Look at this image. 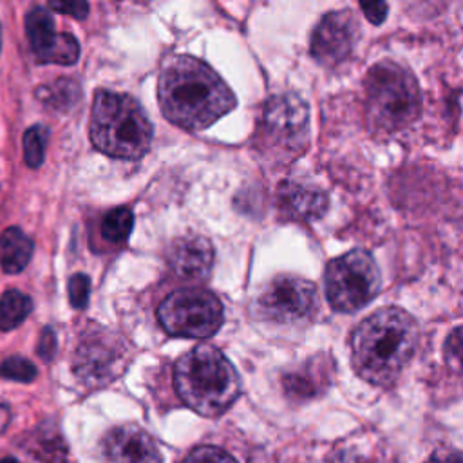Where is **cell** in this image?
Segmentation results:
<instances>
[{"label":"cell","mask_w":463,"mask_h":463,"mask_svg":"<svg viewBox=\"0 0 463 463\" xmlns=\"http://www.w3.org/2000/svg\"><path fill=\"white\" fill-rule=\"evenodd\" d=\"M222 304L206 289H177L170 293L157 309L163 329L174 336L206 338L222 324Z\"/></svg>","instance_id":"ba28073f"},{"label":"cell","mask_w":463,"mask_h":463,"mask_svg":"<svg viewBox=\"0 0 463 463\" xmlns=\"http://www.w3.org/2000/svg\"><path fill=\"white\" fill-rule=\"evenodd\" d=\"M318 311V295L313 282L280 275L266 284L253 302V313L260 320L275 324H304Z\"/></svg>","instance_id":"9c48e42d"},{"label":"cell","mask_w":463,"mask_h":463,"mask_svg":"<svg viewBox=\"0 0 463 463\" xmlns=\"http://www.w3.org/2000/svg\"><path fill=\"white\" fill-rule=\"evenodd\" d=\"M31 311L33 300L25 293L18 289H7L0 297V329L11 331L18 327Z\"/></svg>","instance_id":"ac0fdd59"},{"label":"cell","mask_w":463,"mask_h":463,"mask_svg":"<svg viewBox=\"0 0 463 463\" xmlns=\"http://www.w3.org/2000/svg\"><path fill=\"white\" fill-rule=\"evenodd\" d=\"M157 99L163 116L184 130H203L235 107L222 78L192 56H174L163 65Z\"/></svg>","instance_id":"6da1fadb"},{"label":"cell","mask_w":463,"mask_h":463,"mask_svg":"<svg viewBox=\"0 0 463 463\" xmlns=\"http://www.w3.org/2000/svg\"><path fill=\"white\" fill-rule=\"evenodd\" d=\"M0 463H18V459H16V458L7 456V458H2V459H0Z\"/></svg>","instance_id":"f546056e"},{"label":"cell","mask_w":463,"mask_h":463,"mask_svg":"<svg viewBox=\"0 0 463 463\" xmlns=\"http://www.w3.org/2000/svg\"><path fill=\"white\" fill-rule=\"evenodd\" d=\"M365 112L371 128L396 132L409 127L421 110L416 78L394 61L373 65L365 76Z\"/></svg>","instance_id":"5b68a950"},{"label":"cell","mask_w":463,"mask_h":463,"mask_svg":"<svg viewBox=\"0 0 463 463\" xmlns=\"http://www.w3.org/2000/svg\"><path fill=\"white\" fill-rule=\"evenodd\" d=\"M38 354L43 358V360H51L54 356V351H56V336H54V331L45 327L40 335V340H38V347H36Z\"/></svg>","instance_id":"484cf974"},{"label":"cell","mask_w":463,"mask_h":463,"mask_svg":"<svg viewBox=\"0 0 463 463\" xmlns=\"http://www.w3.org/2000/svg\"><path fill=\"white\" fill-rule=\"evenodd\" d=\"M134 226V215L128 208H114L101 217L99 232L101 237L112 244H121L130 235Z\"/></svg>","instance_id":"d6986e66"},{"label":"cell","mask_w":463,"mask_h":463,"mask_svg":"<svg viewBox=\"0 0 463 463\" xmlns=\"http://www.w3.org/2000/svg\"><path fill=\"white\" fill-rule=\"evenodd\" d=\"M324 284L335 311L354 313L376 297L380 271L369 251L353 250L327 264Z\"/></svg>","instance_id":"52a82bcc"},{"label":"cell","mask_w":463,"mask_h":463,"mask_svg":"<svg viewBox=\"0 0 463 463\" xmlns=\"http://www.w3.org/2000/svg\"><path fill=\"white\" fill-rule=\"evenodd\" d=\"M307 137L309 110L300 96L284 92L266 101L255 136L257 146L264 157L275 163L293 161L304 152Z\"/></svg>","instance_id":"8992f818"},{"label":"cell","mask_w":463,"mask_h":463,"mask_svg":"<svg viewBox=\"0 0 463 463\" xmlns=\"http://www.w3.org/2000/svg\"><path fill=\"white\" fill-rule=\"evenodd\" d=\"M0 47H2V31H0Z\"/></svg>","instance_id":"4dcf8cb0"},{"label":"cell","mask_w":463,"mask_h":463,"mask_svg":"<svg viewBox=\"0 0 463 463\" xmlns=\"http://www.w3.org/2000/svg\"><path fill=\"white\" fill-rule=\"evenodd\" d=\"M90 293V280L83 273H76L69 279V300L72 307H85Z\"/></svg>","instance_id":"cb8c5ba5"},{"label":"cell","mask_w":463,"mask_h":463,"mask_svg":"<svg viewBox=\"0 0 463 463\" xmlns=\"http://www.w3.org/2000/svg\"><path fill=\"white\" fill-rule=\"evenodd\" d=\"M286 394L295 400H307L317 396L324 385H327V371L322 364L307 362L297 371H291L282 380Z\"/></svg>","instance_id":"e0dca14e"},{"label":"cell","mask_w":463,"mask_h":463,"mask_svg":"<svg viewBox=\"0 0 463 463\" xmlns=\"http://www.w3.org/2000/svg\"><path fill=\"white\" fill-rule=\"evenodd\" d=\"M38 98L58 110L71 109L80 99V85L72 80H58L38 90Z\"/></svg>","instance_id":"ffe728a7"},{"label":"cell","mask_w":463,"mask_h":463,"mask_svg":"<svg viewBox=\"0 0 463 463\" xmlns=\"http://www.w3.org/2000/svg\"><path fill=\"white\" fill-rule=\"evenodd\" d=\"M425 463H461V458H459L458 450L443 449V450L434 452Z\"/></svg>","instance_id":"83f0119b"},{"label":"cell","mask_w":463,"mask_h":463,"mask_svg":"<svg viewBox=\"0 0 463 463\" xmlns=\"http://www.w3.org/2000/svg\"><path fill=\"white\" fill-rule=\"evenodd\" d=\"M99 452L105 463H161V450L154 438L136 425L110 429L101 443Z\"/></svg>","instance_id":"4fadbf2b"},{"label":"cell","mask_w":463,"mask_h":463,"mask_svg":"<svg viewBox=\"0 0 463 463\" xmlns=\"http://www.w3.org/2000/svg\"><path fill=\"white\" fill-rule=\"evenodd\" d=\"M49 7L74 18H85L89 13V5L85 2H51Z\"/></svg>","instance_id":"d4e9b609"},{"label":"cell","mask_w":463,"mask_h":463,"mask_svg":"<svg viewBox=\"0 0 463 463\" xmlns=\"http://www.w3.org/2000/svg\"><path fill=\"white\" fill-rule=\"evenodd\" d=\"M33 241L16 226H11L0 235V266L5 273H20L33 257Z\"/></svg>","instance_id":"2e32d148"},{"label":"cell","mask_w":463,"mask_h":463,"mask_svg":"<svg viewBox=\"0 0 463 463\" xmlns=\"http://www.w3.org/2000/svg\"><path fill=\"white\" fill-rule=\"evenodd\" d=\"M25 34L40 63L72 65L80 56V43L69 33H56L52 14L45 7H33L25 16Z\"/></svg>","instance_id":"7c38bea8"},{"label":"cell","mask_w":463,"mask_h":463,"mask_svg":"<svg viewBox=\"0 0 463 463\" xmlns=\"http://www.w3.org/2000/svg\"><path fill=\"white\" fill-rule=\"evenodd\" d=\"M280 212L297 221L320 219L329 206L327 195L322 188L302 181H286L277 194Z\"/></svg>","instance_id":"9a60e30c"},{"label":"cell","mask_w":463,"mask_h":463,"mask_svg":"<svg viewBox=\"0 0 463 463\" xmlns=\"http://www.w3.org/2000/svg\"><path fill=\"white\" fill-rule=\"evenodd\" d=\"M170 269L181 279H206L213 266V248L206 237L186 235L172 242L166 253Z\"/></svg>","instance_id":"5bb4252c"},{"label":"cell","mask_w":463,"mask_h":463,"mask_svg":"<svg viewBox=\"0 0 463 463\" xmlns=\"http://www.w3.org/2000/svg\"><path fill=\"white\" fill-rule=\"evenodd\" d=\"M9 418H11V412H9V407L0 403V434L5 430V427L9 425Z\"/></svg>","instance_id":"f1b7e54d"},{"label":"cell","mask_w":463,"mask_h":463,"mask_svg":"<svg viewBox=\"0 0 463 463\" xmlns=\"http://www.w3.org/2000/svg\"><path fill=\"white\" fill-rule=\"evenodd\" d=\"M358 36V22L351 11L326 13L311 34V54L318 63L335 67L351 56Z\"/></svg>","instance_id":"8fae6325"},{"label":"cell","mask_w":463,"mask_h":463,"mask_svg":"<svg viewBox=\"0 0 463 463\" xmlns=\"http://www.w3.org/2000/svg\"><path fill=\"white\" fill-rule=\"evenodd\" d=\"M0 376L5 378V380L29 383L36 378V367L27 358L9 356L0 364Z\"/></svg>","instance_id":"7402d4cb"},{"label":"cell","mask_w":463,"mask_h":463,"mask_svg":"<svg viewBox=\"0 0 463 463\" xmlns=\"http://www.w3.org/2000/svg\"><path fill=\"white\" fill-rule=\"evenodd\" d=\"M90 141L110 157L137 159L150 146L152 123L132 96L98 90L92 103Z\"/></svg>","instance_id":"277c9868"},{"label":"cell","mask_w":463,"mask_h":463,"mask_svg":"<svg viewBox=\"0 0 463 463\" xmlns=\"http://www.w3.org/2000/svg\"><path fill=\"white\" fill-rule=\"evenodd\" d=\"M174 385L192 411L208 418L230 409L241 392L235 367L212 345H199L175 362Z\"/></svg>","instance_id":"3957f363"},{"label":"cell","mask_w":463,"mask_h":463,"mask_svg":"<svg viewBox=\"0 0 463 463\" xmlns=\"http://www.w3.org/2000/svg\"><path fill=\"white\" fill-rule=\"evenodd\" d=\"M418 326L400 307H382L356 326L351 336L353 367L373 385H391L418 347Z\"/></svg>","instance_id":"7a4b0ae2"},{"label":"cell","mask_w":463,"mask_h":463,"mask_svg":"<svg viewBox=\"0 0 463 463\" xmlns=\"http://www.w3.org/2000/svg\"><path fill=\"white\" fill-rule=\"evenodd\" d=\"M360 9L364 11L365 18L371 24H382L385 20V14H387V4L385 2H365V4H360Z\"/></svg>","instance_id":"4316f807"},{"label":"cell","mask_w":463,"mask_h":463,"mask_svg":"<svg viewBox=\"0 0 463 463\" xmlns=\"http://www.w3.org/2000/svg\"><path fill=\"white\" fill-rule=\"evenodd\" d=\"M183 463H237L226 450L213 445L195 447Z\"/></svg>","instance_id":"603a6c76"},{"label":"cell","mask_w":463,"mask_h":463,"mask_svg":"<svg viewBox=\"0 0 463 463\" xmlns=\"http://www.w3.org/2000/svg\"><path fill=\"white\" fill-rule=\"evenodd\" d=\"M47 137H49V132L43 125H33L24 132V137H22L24 159L31 168H36L42 165L45 156Z\"/></svg>","instance_id":"44dd1931"},{"label":"cell","mask_w":463,"mask_h":463,"mask_svg":"<svg viewBox=\"0 0 463 463\" xmlns=\"http://www.w3.org/2000/svg\"><path fill=\"white\" fill-rule=\"evenodd\" d=\"M127 364V345L109 331L83 338L74 354V371L87 385H105Z\"/></svg>","instance_id":"30bf717a"}]
</instances>
